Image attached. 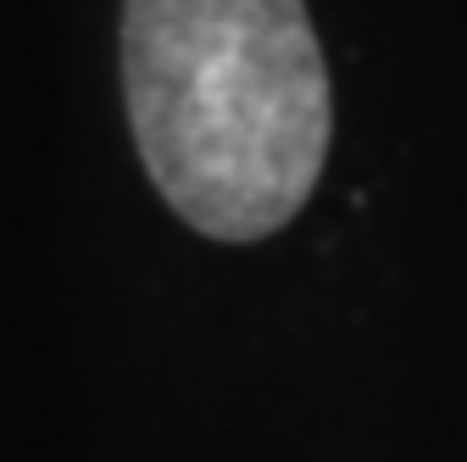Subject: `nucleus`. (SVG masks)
Instances as JSON below:
<instances>
[{
	"instance_id": "f257e3e1",
	"label": "nucleus",
	"mask_w": 467,
	"mask_h": 462,
	"mask_svg": "<svg viewBox=\"0 0 467 462\" xmlns=\"http://www.w3.org/2000/svg\"><path fill=\"white\" fill-rule=\"evenodd\" d=\"M129 123L150 184L206 240H267L334 140L306 0H123Z\"/></svg>"
}]
</instances>
